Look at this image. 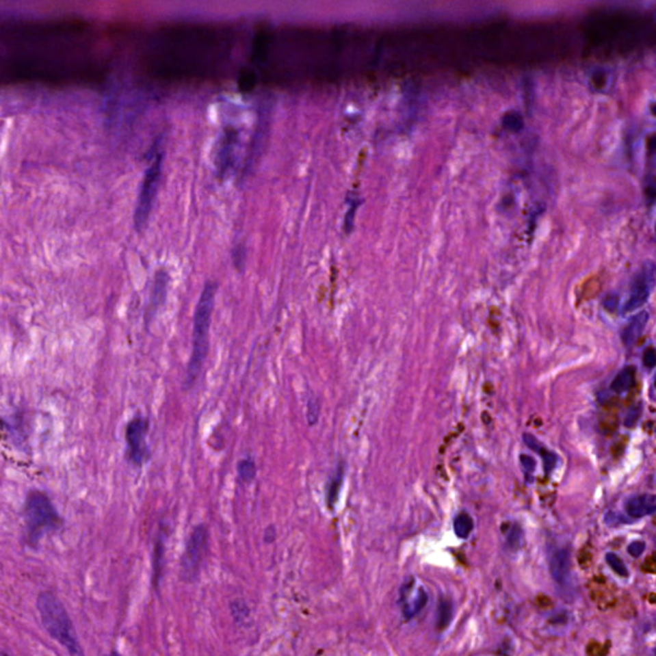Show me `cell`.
<instances>
[{
	"mask_svg": "<svg viewBox=\"0 0 656 656\" xmlns=\"http://www.w3.org/2000/svg\"><path fill=\"white\" fill-rule=\"evenodd\" d=\"M218 283L208 281L202 287L200 298L194 312L192 354L186 368L183 390H192L202 376L209 353V331L212 326L213 312Z\"/></svg>",
	"mask_w": 656,
	"mask_h": 656,
	"instance_id": "obj_1",
	"label": "cell"
},
{
	"mask_svg": "<svg viewBox=\"0 0 656 656\" xmlns=\"http://www.w3.org/2000/svg\"><path fill=\"white\" fill-rule=\"evenodd\" d=\"M36 607L45 631L71 656H85L71 616L61 600L51 592H41Z\"/></svg>",
	"mask_w": 656,
	"mask_h": 656,
	"instance_id": "obj_2",
	"label": "cell"
},
{
	"mask_svg": "<svg viewBox=\"0 0 656 656\" xmlns=\"http://www.w3.org/2000/svg\"><path fill=\"white\" fill-rule=\"evenodd\" d=\"M26 541L31 547H36L41 540L61 528L62 516L51 497L40 490H31L23 506Z\"/></svg>",
	"mask_w": 656,
	"mask_h": 656,
	"instance_id": "obj_3",
	"label": "cell"
},
{
	"mask_svg": "<svg viewBox=\"0 0 656 656\" xmlns=\"http://www.w3.org/2000/svg\"><path fill=\"white\" fill-rule=\"evenodd\" d=\"M162 153H158L144 174L133 217L137 231H142L149 221L162 176Z\"/></svg>",
	"mask_w": 656,
	"mask_h": 656,
	"instance_id": "obj_4",
	"label": "cell"
},
{
	"mask_svg": "<svg viewBox=\"0 0 656 656\" xmlns=\"http://www.w3.org/2000/svg\"><path fill=\"white\" fill-rule=\"evenodd\" d=\"M149 431L150 421L142 414H136L131 421L126 424V458L127 462L135 468H142L152 458V451L146 441Z\"/></svg>",
	"mask_w": 656,
	"mask_h": 656,
	"instance_id": "obj_5",
	"label": "cell"
},
{
	"mask_svg": "<svg viewBox=\"0 0 656 656\" xmlns=\"http://www.w3.org/2000/svg\"><path fill=\"white\" fill-rule=\"evenodd\" d=\"M208 541H209V532L207 525H195L192 534L189 536L187 544L181 557L182 577L186 581H192L199 575L204 557L208 550Z\"/></svg>",
	"mask_w": 656,
	"mask_h": 656,
	"instance_id": "obj_6",
	"label": "cell"
},
{
	"mask_svg": "<svg viewBox=\"0 0 656 656\" xmlns=\"http://www.w3.org/2000/svg\"><path fill=\"white\" fill-rule=\"evenodd\" d=\"M655 263L646 262L633 276L629 286L628 299L623 305L625 313L635 312L646 303L655 287Z\"/></svg>",
	"mask_w": 656,
	"mask_h": 656,
	"instance_id": "obj_7",
	"label": "cell"
},
{
	"mask_svg": "<svg viewBox=\"0 0 656 656\" xmlns=\"http://www.w3.org/2000/svg\"><path fill=\"white\" fill-rule=\"evenodd\" d=\"M168 285H170L168 273L166 271H158L155 274V278H154L149 303H148V306L145 309V315H144L146 327L152 324L153 319L157 317L158 312L162 309L163 305L167 302Z\"/></svg>",
	"mask_w": 656,
	"mask_h": 656,
	"instance_id": "obj_8",
	"label": "cell"
},
{
	"mask_svg": "<svg viewBox=\"0 0 656 656\" xmlns=\"http://www.w3.org/2000/svg\"><path fill=\"white\" fill-rule=\"evenodd\" d=\"M346 467L347 465H346L345 459H343V458L337 459L336 464L333 467L331 473H330L326 484H324V503H326V506L330 512H333L336 509V505L339 503L343 482H345Z\"/></svg>",
	"mask_w": 656,
	"mask_h": 656,
	"instance_id": "obj_9",
	"label": "cell"
},
{
	"mask_svg": "<svg viewBox=\"0 0 656 656\" xmlns=\"http://www.w3.org/2000/svg\"><path fill=\"white\" fill-rule=\"evenodd\" d=\"M549 570L557 585H566L570 577V553L568 549H554L549 554Z\"/></svg>",
	"mask_w": 656,
	"mask_h": 656,
	"instance_id": "obj_10",
	"label": "cell"
},
{
	"mask_svg": "<svg viewBox=\"0 0 656 656\" xmlns=\"http://www.w3.org/2000/svg\"><path fill=\"white\" fill-rule=\"evenodd\" d=\"M626 514L632 519H641L655 513L656 496L653 494H642L632 496L625 504Z\"/></svg>",
	"mask_w": 656,
	"mask_h": 656,
	"instance_id": "obj_11",
	"label": "cell"
},
{
	"mask_svg": "<svg viewBox=\"0 0 656 656\" xmlns=\"http://www.w3.org/2000/svg\"><path fill=\"white\" fill-rule=\"evenodd\" d=\"M427 601H428V595H427V592L422 586L410 597L408 594L406 585L404 583L403 588H402V604H403V616L406 620H409L417 614H419L421 610L427 604Z\"/></svg>",
	"mask_w": 656,
	"mask_h": 656,
	"instance_id": "obj_12",
	"label": "cell"
},
{
	"mask_svg": "<svg viewBox=\"0 0 656 656\" xmlns=\"http://www.w3.org/2000/svg\"><path fill=\"white\" fill-rule=\"evenodd\" d=\"M648 319H650L648 312L642 311V312L637 313L636 315H633L628 321V324L623 328L622 334H620L622 336V343H625V346L629 347V346L635 345L638 341V339L642 336L644 330L648 324Z\"/></svg>",
	"mask_w": 656,
	"mask_h": 656,
	"instance_id": "obj_13",
	"label": "cell"
},
{
	"mask_svg": "<svg viewBox=\"0 0 656 656\" xmlns=\"http://www.w3.org/2000/svg\"><path fill=\"white\" fill-rule=\"evenodd\" d=\"M523 440H525V445L532 449L536 453L541 455V458L544 459V464H545V471L546 473L549 475L554 468L556 467V463H557V456H556L554 453L549 451L546 449L544 445L541 444L535 436L532 434H523Z\"/></svg>",
	"mask_w": 656,
	"mask_h": 656,
	"instance_id": "obj_14",
	"label": "cell"
},
{
	"mask_svg": "<svg viewBox=\"0 0 656 656\" xmlns=\"http://www.w3.org/2000/svg\"><path fill=\"white\" fill-rule=\"evenodd\" d=\"M635 378H636V368L633 365L625 367L619 373L616 374V378L612 381L610 389L616 394L627 393L633 387Z\"/></svg>",
	"mask_w": 656,
	"mask_h": 656,
	"instance_id": "obj_15",
	"label": "cell"
},
{
	"mask_svg": "<svg viewBox=\"0 0 656 656\" xmlns=\"http://www.w3.org/2000/svg\"><path fill=\"white\" fill-rule=\"evenodd\" d=\"M167 528L161 527L157 540H155V546H154V573L157 577H161L162 573L163 557H164V544L167 540Z\"/></svg>",
	"mask_w": 656,
	"mask_h": 656,
	"instance_id": "obj_16",
	"label": "cell"
},
{
	"mask_svg": "<svg viewBox=\"0 0 656 656\" xmlns=\"http://www.w3.org/2000/svg\"><path fill=\"white\" fill-rule=\"evenodd\" d=\"M237 475L243 484H252L257 477V463L252 456H246L237 463Z\"/></svg>",
	"mask_w": 656,
	"mask_h": 656,
	"instance_id": "obj_17",
	"label": "cell"
},
{
	"mask_svg": "<svg viewBox=\"0 0 656 656\" xmlns=\"http://www.w3.org/2000/svg\"><path fill=\"white\" fill-rule=\"evenodd\" d=\"M453 614H454V607H453V603L450 600H446V599H443L440 603H438V607H437V619H436V626L440 629V631H444L446 629L449 625L451 623V619H453Z\"/></svg>",
	"mask_w": 656,
	"mask_h": 656,
	"instance_id": "obj_18",
	"label": "cell"
},
{
	"mask_svg": "<svg viewBox=\"0 0 656 656\" xmlns=\"http://www.w3.org/2000/svg\"><path fill=\"white\" fill-rule=\"evenodd\" d=\"M473 519L471 518V515L467 514V513H460L459 515H456L454 521V532L455 535L458 536L459 538H468L469 535L472 534L473 531Z\"/></svg>",
	"mask_w": 656,
	"mask_h": 656,
	"instance_id": "obj_19",
	"label": "cell"
},
{
	"mask_svg": "<svg viewBox=\"0 0 656 656\" xmlns=\"http://www.w3.org/2000/svg\"><path fill=\"white\" fill-rule=\"evenodd\" d=\"M321 402L315 395H311L306 402V421L309 425H315L319 421L321 415Z\"/></svg>",
	"mask_w": 656,
	"mask_h": 656,
	"instance_id": "obj_20",
	"label": "cell"
},
{
	"mask_svg": "<svg viewBox=\"0 0 656 656\" xmlns=\"http://www.w3.org/2000/svg\"><path fill=\"white\" fill-rule=\"evenodd\" d=\"M606 563L607 566H610L616 575L623 577V578H627L629 572L627 569L626 564L623 563V560L619 557V556L614 554V553H607L605 556Z\"/></svg>",
	"mask_w": 656,
	"mask_h": 656,
	"instance_id": "obj_21",
	"label": "cell"
},
{
	"mask_svg": "<svg viewBox=\"0 0 656 656\" xmlns=\"http://www.w3.org/2000/svg\"><path fill=\"white\" fill-rule=\"evenodd\" d=\"M523 120L518 111H508L503 118V126L510 131H519L522 129Z\"/></svg>",
	"mask_w": 656,
	"mask_h": 656,
	"instance_id": "obj_22",
	"label": "cell"
},
{
	"mask_svg": "<svg viewBox=\"0 0 656 656\" xmlns=\"http://www.w3.org/2000/svg\"><path fill=\"white\" fill-rule=\"evenodd\" d=\"M522 537H523V532L521 527L518 525H512L510 531L506 535V545L509 546L512 550H516L519 546L522 545Z\"/></svg>",
	"mask_w": 656,
	"mask_h": 656,
	"instance_id": "obj_23",
	"label": "cell"
},
{
	"mask_svg": "<svg viewBox=\"0 0 656 656\" xmlns=\"http://www.w3.org/2000/svg\"><path fill=\"white\" fill-rule=\"evenodd\" d=\"M642 414V406L641 405H635L627 410L626 418H625V425L628 428H632L636 425L638 419L641 418Z\"/></svg>",
	"mask_w": 656,
	"mask_h": 656,
	"instance_id": "obj_24",
	"label": "cell"
},
{
	"mask_svg": "<svg viewBox=\"0 0 656 656\" xmlns=\"http://www.w3.org/2000/svg\"><path fill=\"white\" fill-rule=\"evenodd\" d=\"M521 464H522V468H523V471H525V473L527 477H528L529 475H532V473L535 472V459H534V458H531L529 455H521Z\"/></svg>",
	"mask_w": 656,
	"mask_h": 656,
	"instance_id": "obj_25",
	"label": "cell"
},
{
	"mask_svg": "<svg viewBox=\"0 0 656 656\" xmlns=\"http://www.w3.org/2000/svg\"><path fill=\"white\" fill-rule=\"evenodd\" d=\"M645 549H646V545H645L644 541H633V542L629 544L627 551H628V554L632 556V557H638V556L644 554Z\"/></svg>",
	"mask_w": 656,
	"mask_h": 656,
	"instance_id": "obj_26",
	"label": "cell"
},
{
	"mask_svg": "<svg viewBox=\"0 0 656 656\" xmlns=\"http://www.w3.org/2000/svg\"><path fill=\"white\" fill-rule=\"evenodd\" d=\"M642 362H644V365L646 368H654L656 364V353L655 349L654 347H648L645 350L644 353V356H642Z\"/></svg>",
	"mask_w": 656,
	"mask_h": 656,
	"instance_id": "obj_27",
	"label": "cell"
},
{
	"mask_svg": "<svg viewBox=\"0 0 656 656\" xmlns=\"http://www.w3.org/2000/svg\"><path fill=\"white\" fill-rule=\"evenodd\" d=\"M618 302H619V299H618L616 295H613V293H612V295H607L605 299H604V306H605L606 311L614 312L616 306H618Z\"/></svg>",
	"mask_w": 656,
	"mask_h": 656,
	"instance_id": "obj_28",
	"label": "cell"
},
{
	"mask_svg": "<svg viewBox=\"0 0 656 656\" xmlns=\"http://www.w3.org/2000/svg\"><path fill=\"white\" fill-rule=\"evenodd\" d=\"M264 538H265V542H272L276 538V528L273 525H270L267 529H265V534H264Z\"/></svg>",
	"mask_w": 656,
	"mask_h": 656,
	"instance_id": "obj_29",
	"label": "cell"
},
{
	"mask_svg": "<svg viewBox=\"0 0 656 656\" xmlns=\"http://www.w3.org/2000/svg\"><path fill=\"white\" fill-rule=\"evenodd\" d=\"M111 656H122V655L121 654H118V653H116V651H114V653H111Z\"/></svg>",
	"mask_w": 656,
	"mask_h": 656,
	"instance_id": "obj_30",
	"label": "cell"
},
{
	"mask_svg": "<svg viewBox=\"0 0 656 656\" xmlns=\"http://www.w3.org/2000/svg\"><path fill=\"white\" fill-rule=\"evenodd\" d=\"M0 656H10V655H8V654H5V653H3V651H0Z\"/></svg>",
	"mask_w": 656,
	"mask_h": 656,
	"instance_id": "obj_31",
	"label": "cell"
}]
</instances>
